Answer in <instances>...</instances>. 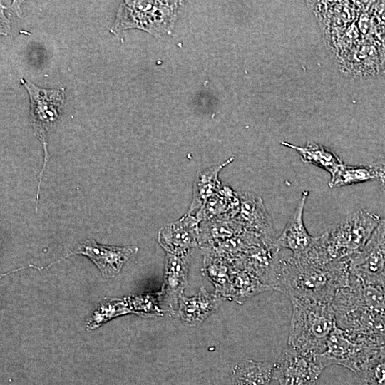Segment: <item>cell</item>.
Returning <instances> with one entry per match:
<instances>
[{
  "instance_id": "1",
  "label": "cell",
  "mask_w": 385,
  "mask_h": 385,
  "mask_svg": "<svg viewBox=\"0 0 385 385\" xmlns=\"http://www.w3.org/2000/svg\"><path fill=\"white\" fill-rule=\"evenodd\" d=\"M350 277L349 258L319 265L291 256L277 259L270 284L288 298L332 304L338 290L349 284Z\"/></svg>"
},
{
  "instance_id": "2",
  "label": "cell",
  "mask_w": 385,
  "mask_h": 385,
  "mask_svg": "<svg viewBox=\"0 0 385 385\" xmlns=\"http://www.w3.org/2000/svg\"><path fill=\"white\" fill-rule=\"evenodd\" d=\"M292 304L288 346L322 353L327 338L337 325L332 304L320 303L294 297Z\"/></svg>"
},
{
  "instance_id": "3",
  "label": "cell",
  "mask_w": 385,
  "mask_h": 385,
  "mask_svg": "<svg viewBox=\"0 0 385 385\" xmlns=\"http://www.w3.org/2000/svg\"><path fill=\"white\" fill-rule=\"evenodd\" d=\"M381 220L380 215L359 209L331 227L321 235L329 260L348 259L359 253Z\"/></svg>"
},
{
  "instance_id": "4",
  "label": "cell",
  "mask_w": 385,
  "mask_h": 385,
  "mask_svg": "<svg viewBox=\"0 0 385 385\" xmlns=\"http://www.w3.org/2000/svg\"><path fill=\"white\" fill-rule=\"evenodd\" d=\"M180 1H125L121 4L115 27L138 28L156 36L172 31Z\"/></svg>"
},
{
  "instance_id": "5",
  "label": "cell",
  "mask_w": 385,
  "mask_h": 385,
  "mask_svg": "<svg viewBox=\"0 0 385 385\" xmlns=\"http://www.w3.org/2000/svg\"><path fill=\"white\" fill-rule=\"evenodd\" d=\"M309 191L302 192L294 212L291 215L281 235L275 241L279 250L287 248L292 252L296 260L308 264L325 265L329 260L324 250L321 235L312 236L307 231L304 220V210Z\"/></svg>"
},
{
  "instance_id": "6",
  "label": "cell",
  "mask_w": 385,
  "mask_h": 385,
  "mask_svg": "<svg viewBox=\"0 0 385 385\" xmlns=\"http://www.w3.org/2000/svg\"><path fill=\"white\" fill-rule=\"evenodd\" d=\"M381 346L376 344L352 339L336 325L327 338L324 351L319 356L326 367L340 365L357 374L379 354Z\"/></svg>"
},
{
  "instance_id": "7",
  "label": "cell",
  "mask_w": 385,
  "mask_h": 385,
  "mask_svg": "<svg viewBox=\"0 0 385 385\" xmlns=\"http://www.w3.org/2000/svg\"><path fill=\"white\" fill-rule=\"evenodd\" d=\"M325 368L319 353L288 346L275 361L274 379L278 385H317Z\"/></svg>"
},
{
  "instance_id": "8",
  "label": "cell",
  "mask_w": 385,
  "mask_h": 385,
  "mask_svg": "<svg viewBox=\"0 0 385 385\" xmlns=\"http://www.w3.org/2000/svg\"><path fill=\"white\" fill-rule=\"evenodd\" d=\"M21 81L29 94L32 125L37 137L43 145L44 168L48 158L46 133L59 116L64 103V89H43L28 81L24 79Z\"/></svg>"
},
{
  "instance_id": "9",
  "label": "cell",
  "mask_w": 385,
  "mask_h": 385,
  "mask_svg": "<svg viewBox=\"0 0 385 385\" xmlns=\"http://www.w3.org/2000/svg\"><path fill=\"white\" fill-rule=\"evenodd\" d=\"M135 245L118 247L97 243L88 240L78 245L71 254H81L89 257L98 267L103 277L111 278L119 273L123 265L138 252Z\"/></svg>"
},
{
  "instance_id": "10",
  "label": "cell",
  "mask_w": 385,
  "mask_h": 385,
  "mask_svg": "<svg viewBox=\"0 0 385 385\" xmlns=\"http://www.w3.org/2000/svg\"><path fill=\"white\" fill-rule=\"evenodd\" d=\"M238 196L240 206L235 218L245 230L275 245V230L272 220L262 198L251 192H240Z\"/></svg>"
},
{
  "instance_id": "11",
  "label": "cell",
  "mask_w": 385,
  "mask_h": 385,
  "mask_svg": "<svg viewBox=\"0 0 385 385\" xmlns=\"http://www.w3.org/2000/svg\"><path fill=\"white\" fill-rule=\"evenodd\" d=\"M200 222L186 213L181 218L163 227L158 232V242L168 253L184 256L198 244Z\"/></svg>"
},
{
  "instance_id": "12",
  "label": "cell",
  "mask_w": 385,
  "mask_h": 385,
  "mask_svg": "<svg viewBox=\"0 0 385 385\" xmlns=\"http://www.w3.org/2000/svg\"><path fill=\"white\" fill-rule=\"evenodd\" d=\"M190 267L189 255L178 256L167 253L162 289L159 294L160 302L173 309L188 285Z\"/></svg>"
},
{
  "instance_id": "13",
  "label": "cell",
  "mask_w": 385,
  "mask_h": 385,
  "mask_svg": "<svg viewBox=\"0 0 385 385\" xmlns=\"http://www.w3.org/2000/svg\"><path fill=\"white\" fill-rule=\"evenodd\" d=\"M225 299L209 293L204 287L194 296L183 294L179 299L178 314L182 322L189 327H197L215 313Z\"/></svg>"
},
{
  "instance_id": "14",
  "label": "cell",
  "mask_w": 385,
  "mask_h": 385,
  "mask_svg": "<svg viewBox=\"0 0 385 385\" xmlns=\"http://www.w3.org/2000/svg\"><path fill=\"white\" fill-rule=\"evenodd\" d=\"M234 160L230 158L223 163L200 171L196 176L192 188V199L187 213L195 215L202 210L207 200L221 188L219 173Z\"/></svg>"
},
{
  "instance_id": "15",
  "label": "cell",
  "mask_w": 385,
  "mask_h": 385,
  "mask_svg": "<svg viewBox=\"0 0 385 385\" xmlns=\"http://www.w3.org/2000/svg\"><path fill=\"white\" fill-rule=\"evenodd\" d=\"M200 227L198 244L202 249L235 237L245 230L231 216H221L202 222Z\"/></svg>"
},
{
  "instance_id": "16",
  "label": "cell",
  "mask_w": 385,
  "mask_h": 385,
  "mask_svg": "<svg viewBox=\"0 0 385 385\" xmlns=\"http://www.w3.org/2000/svg\"><path fill=\"white\" fill-rule=\"evenodd\" d=\"M274 369L275 361H240L232 368L233 385H271Z\"/></svg>"
},
{
  "instance_id": "17",
  "label": "cell",
  "mask_w": 385,
  "mask_h": 385,
  "mask_svg": "<svg viewBox=\"0 0 385 385\" xmlns=\"http://www.w3.org/2000/svg\"><path fill=\"white\" fill-rule=\"evenodd\" d=\"M240 198L229 186L221 188L205 202L200 211L195 216L201 222L221 216L235 217L238 212Z\"/></svg>"
},
{
  "instance_id": "18",
  "label": "cell",
  "mask_w": 385,
  "mask_h": 385,
  "mask_svg": "<svg viewBox=\"0 0 385 385\" xmlns=\"http://www.w3.org/2000/svg\"><path fill=\"white\" fill-rule=\"evenodd\" d=\"M274 290L248 271L236 269L232 274L226 299L243 304L260 293Z\"/></svg>"
},
{
  "instance_id": "19",
  "label": "cell",
  "mask_w": 385,
  "mask_h": 385,
  "mask_svg": "<svg viewBox=\"0 0 385 385\" xmlns=\"http://www.w3.org/2000/svg\"><path fill=\"white\" fill-rule=\"evenodd\" d=\"M284 146L296 150L301 160L313 164L333 175L344 163L334 152L319 143L308 142L304 145H296L287 142L281 143Z\"/></svg>"
},
{
  "instance_id": "20",
  "label": "cell",
  "mask_w": 385,
  "mask_h": 385,
  "mask_svg": "<svg viewBox=\"0 0 385 385\" xmlns=\"http://www.w3.org/2000/svg\"><path fill=\"white\" fill-rule=\"evenodd\" d=\"M236 268L227 260L204 255L202 271L215 289V294L226 299L232 274Z\"/></svg>"
},
{
  "instance_id": "21",
  "label": "cell",
  "mask_w": 385,
  "mask_h": 385,
  "mask_svg": "<svg viewBox=\"0 0 385 385\" xmlns=\"http://www.w3.org/2000/svg\"><path fill=\"white\" fill-rule=\"evenodd\" d=\"M370 180H376V175L371 165H349L344 163L331 175L328 185L331 188H334Z\"/></svg>"
},
{
  "instance_id": "22",
  "label": "cell",
  "mask_w": 385,
  "mask_h": 385,
  "mask_svg": "<svg viewBox=\"0 0 385 385\" xmlns=\"http://www.w3.org/2000/svg\"><path fill=\"white\" fill-rule=\"evenodd\" d=\"M376 175V180L379 181L381 188L385 190V157L371 164Z\"/></svg>"
}]
</instances>
